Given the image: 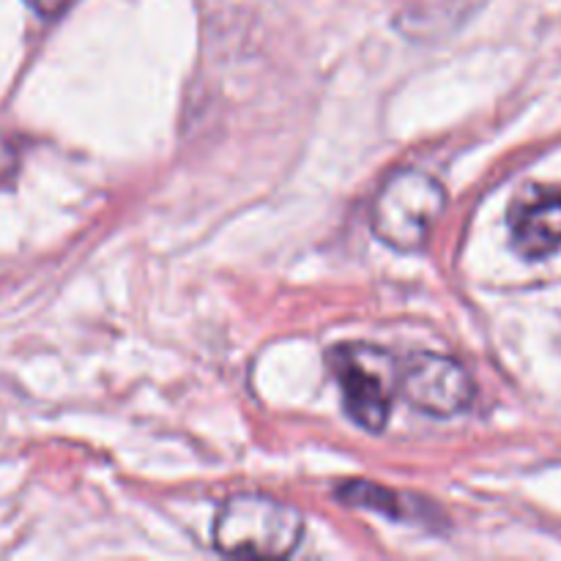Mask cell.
Wrapping results in <instances>:
<instances>
[{
	"label": "cell",
	"instance_id": "cell-2",
	"mask_svg": "<svg viewBox=\"0 0 561 561\" xmlns=\"http://www.w3.org/2000/svg\"><path fill=\"white\" fill-rule=\"evenodd\" d=\"M447 206L442 181L416 168H403L387 179L373 203V233L400 252H416L427 244L433 225Z\"/></svg>",
	"mask_w": 561,
	"mask_h": 561
},
{
	"label": "cell",
	"instance_id": "cell-5",
	"mask_svg": "<svg viewBox=\"0 0 561 561\" xmlns=\"http://www.w3.org/2000/svg\"><path fill=\"white\" fill-rule=\"evenodd\" d=\"M510 239L526 261H542L561 250V190L529 184L507 214Z\"/></svg>",
	"mask_w": 561,
	"mask_h": 561
},
{
	"label": "cell",
	"instance_id": "cell-8",
	"mask_svg": "<svg viewBox=\"0 0 561 561\" xmlns=\"http://www.w3.org/2000/svg\"><path fill=\"white\" fill-rule=\"evenodd\" d=\"M42 16H60L75 0H27Z\"/></svg>",
	"mask_w": 561,
	"mask_h": 561
},
{
	"label": "cell",
	"instance_id": "cell-1",
	"mask_svg": "<svg viewBox=\"0 0 561 561\" xmlns=\"http://www.w3.org/2000/svg\"><path fill=\"white\" fill-rule=\"evenodd\" d=\"M214 546L225 557L283 559L296 551L305 518L290 504L261 493H239L214 518Z\"/></svg>",
	"mask_w": 561,
	"mask_h": 561
},
{
	"label": "cell",
	"instance_id": "cell-7",
	"mask_svg": "<svg viewBox=\"0 0 561 561\" xmlns=\"http://www.w3.org/2000/svg\"><path fill=\"white\" fill-rule=\"evenodd\" d=\"M20 170V151L5 135H0V186L11 184Z\"/></svg>",
	"mask_w": 561,
	"mask_h": 561
},
{
	"label": "cell",
	"instance_id": "cell-4",
	"mask_svg": "<svg viewBox=\"0 0 561 561\" xmlns=\"http://www.w3.org/2000/svg\"><path fill=\"white\" fill-rule=\"evenodd\" d=\"M400 389L414 409L442 420L463 414L477 394L474 381L460 362L431 351L411 356L409 367L400 373Z\"/></svg>",
	"mask_w": 561,
	"mask_h": 561
},
{
	"label": "cell",
	"instance_id": "cell-6",
	"mask_svg": "<svg viewBox=\"0 0 561 561\" xmlns=\"http://www.w3.org/2000/svg\"><path fill=\"white\" fill-rule=\"evenodd\" d=\"M337 499L343 504H351V507L373 510V513H381L392 520H427V524L433 520L427 518L431 510L420 499H405V493L389 491V488L376 485V482H348V485L337 488Z\"/></svg>",
	"mask_w": 561,
	"mask_h": 561
},
{
	"label": "cell",
	"instance_id": "cell-3",
	"mask_svg": "<svg viewBox=\"0 0 561 561\" xmlns=\"http://www.w3.org/2000/svg\"><path fill=\"white\" fill-rule=\"evenodd\" d=\"M329 365L343 389V403L351 420L370 433L383 431L392 414L394 387H400L392 354L378 345L345 343L329 354Z\"/></svg>",
	"mask_w": 561,
	"mask_h": 561
}]
</instances>
